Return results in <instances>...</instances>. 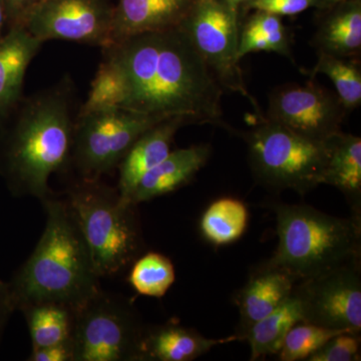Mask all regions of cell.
<instances>
[{"instance_id": "23", "label": "cell", "mask_w": 361, "mask_h": 361, "mask_svg": "<svg viewBox=\"0 0 361 361\" xmlns=\"http://www.w3.org/2000/svg\"><path fill=\"white\" fill-rule=\"evenodd\" d=\"M248 225V210L243 202L225 197L212 202L200 220L202 236L214 246L234 243L243 236Z\"/></svg>"}, {"instance_id": "12", "label": "cell", "mask_w": 361, "mask_h": 361, "mask_svg": "<svg viewBox=\"0 0 361 361\" xmlns=\"http://www.w3.org/2000/svg\"><path fill=\"white\" fill-rule=\"evenodd\" d=\"M114 7L108 0H40L25 28L40 42L65 39L110 47Z\"/></svg>"}, {"instance_id": "1", "label": "cell", "mask_w": 361, "mask_h": 361, "mask_svg": "<svg viewBox=\"0 0 361 361\" xmlns=\"http://www.w3.org/2000/svg\"><path fill=\"white\" fill-rule=\"evenodd\" d=\"M103 52L125 80L123 108L229 130L222 120L224 89L180 26L135 35Z\"/></svg>"}, {"instance_id": "21", "label": "cell", "mask_w": 361, "mask_h": 361, "mask_svg": "<svg viewBox=\"0 0 361 361\" xmlns=\"http://www.w3.org/2000/svg\"><path fill=\"white\" fill-rule=\"evenodd\" d=\"M303 322L300 302L294 293L274 311L259 320L246 332L243 341L250 345L251 360L276 355L289 330Z\"/></svg>"}, {"instance_id": "33", "label": "cell", "mask_w": 361, "mask_h": 361, "mask_svg": "<svg viewBox=\"0 0 361 361\" xmlns=\"http://www.w3.org/2000/svg\"><path fill=\"white\" fill-rule=\"evenodd\" d=\"M16 310V304H14L11 286H9V283L0 278V339H1L9 318Z\"/></svg>"}, {"instance_id": "5", "label": "cell", "mask_w": 361, "mask_h": 361, "mask_svg": "<svg viewBox=\"0 0 361 361\" xmlns=\"http://www.w3.org/2000/svg\"><path fill=\"white\" fill-rule=\"evenodd\" d=\"M94 269L113 276L139 257L144 247L137 206L120 198L118 189L99 180H80L66 191Z\"/></svg>"}, {"instance_id": "10", "label": "cell", "mask_w": 361, "mask_h": 361, "mask_svg": "<svg viewBox=\"0 0 361 361\" xmlns=\"http://www.w3.org/2000/svg\"><path fill=\"white\" fill-rule=\"evenodd\" d=\"M293 293L304 322L361 332V258L298 282Z\"/></svg>"}, {"instance_id": "34", "label": "cell", "mask_w": 361, "mask_h": 361, "mask_svg": "<svg viewBox=\"0 0 361 361\" xmlns=\"http://www.w3.org/2000/svg\"><path fill=\"white\" fill-rule=\"evenodd\" d=\"M6 26V6L4 0H0V37L4 35V28Z\"/></svg>"}, {"instance_id": "11", "label": "cell", "mask_w": 361, "mask_h": 361, "mask_svg": "<svg viewBox=\"0 0 361 361\" xmlns=\"http://www.w3.org/2000/svg\"><path fill=\"white\" fill-rule=\"evenodd\" d=\"M348 114L336 94L306 82L273 90L264 118L312 141L324 142L341 132Z\"/></svg>"}, {"instance_id": "20", "label": "cell", "mask_w": 361, "mask_h": 361, "mask_svg": "<svg viewBox=\"0 0 361 361\" xmlns=\"http://www.w3.org/2000/svg\"><path fill=\"white\" fill-rule=\"evenodd\" d=\"M322 20L313 37L318 52L357 58L361 51V6L360 0H348Z\"/></svg>"}, {"instance_id": "30", "label": "cell", "mask_w": 361, "mask_h": 361, "mask_svg": "<svg viewBox=\"0 0 361 361\" xmlns=\"http://www.w3.org/2000/svg\"><path fill=\"white\" fill-rule=\"evenodd\" d=\"M247 6L277 16H292L318 6V0H251Z\"/></svg>"}, {"instance_id": "18", "label": "cell", "mask_w": 361, "mask_h": 361, "mask_svg": "<svg viewBox=\"0 0 361 361\" xmlns=\"http://www.w3.org/2000/svg\"><path fill=\"white\" fill-rule=\"evenodd\" d=\"M42 44L23 27L0 37V122L23 97L26 71Z\"/></svg>"}, {"instance_id": "24", "label": "cell", "mask_w": 361, "mask_h": 361, "mask_svg": "<svg viewBox=\"0 0 361 361\" xmlns=\"http://www.w3.org/2000/svg\"><path fill=\"white\" fill-rule=\"evenodd\" d=\"M258 51L291 58V35L280 16L257 11L240 28L239 59Z\"/></svg>"}, {"instance_id": "13", "label": "cell", "mask_w": 361, "mask_h": 361, "mask_svg": "<svg viewBox=\"0 0 361 361\" xmlns=\"http://www.w3.org/2000/svg\"><path fill=\"white\" fill-rule=\"evenodd\" d=\"M296 284L288 272L267 261L252 270L245 285L234 297L240 317L234 334L237 341H243L252 325L283 304L293 293Z\"/></svg>"}, {"instance_id": "17", "label": "cell", "mask_w": 361, "mask_h": 361, "mask_svg": "<svg viewBox=\"0 0 361 361\" xmlns=\"http://www.w3.org/2000/svg\"><path fill=\"white\" fill-rule=\"evenodd\" d=\"M236 341L235 336L208 338L197 330L170 322L145 327L140 361H192L206 355L215 346Z\"/></svg>"}, {"instance_id": "9", "label": "cell", "mask_w": 361, "mask_h": 361, "mask_svg": "<svg viewBox=\"0 0 361 361\" xmlns=\"http://www.w3.org/2000/svg\"><path fill=\"white\" fill-rule=\"evenodd\" d=\"M180 26L221 87L247 97L259 111L239 66L238 9L227 0H194Z\"/></svg>"}, {"instance_id": "35", "label": "cell", "mask_w": 361, "mask_h": 361, "mask_svg": "<svg viewBox=\"0 0 361 361\" xmlns=\"http://www.w3.org/2000/svg\"><path fill=\"white\" fill-rule=\"evenodd\" d=\"M344 1H348V0H318V7H322V8H330V7L336 6V4Z\"/></svg>"}, {"instance_id": "14", "label": "cell", "mask_w": 361, "mask_h": 361, "mask_svg": "<svg viewBox=\"0 0 361 361\" xmlns=\"http://www.w3.org/2000/svg\"><path fill=\"white\" fill-rule=\"evenodd\" d=\"M194 0H118L114 7L111 44L182 25Z\"/></svg>"}, {"instance_id": "16", "label": "cell", "mask_w": 361, "mask_h": 361, "mask_svg": "<svg viewBox=\"0 0 361 361\" xmlns=\"http://www.w3.org/2000/svg\"><path fill=\"white\" fill-rule=\"evenodd\" d=\"M189 122L182 116H173L153 126L134 142L118 164V192L127 202L142 176L156 167L171 153L178 130Z\"/></svg>"}, {"instance_id": "15", "label": "cell", "mask_w": 361, "mask_h": 361, "mask_svg": "<svg viewBox=\"0 0 361 361\" xmlns=\"http://www.w3.org/2000/svg\"><path fill=\"white\" fill-rule=\"evenodd\" d=\"M210 156L209 145L171 151L161 163L142 176L130 194L128 203L137 206L186 186L205 167Z\"/></svg>"}, {"instance_id": "36", "label": "cell", "mask_w": 361, "mask_h": 361, "mask_svg": "<svg viewBox=\"0 0 361 361\" xmlns=\"http://www.w3.org/2000/svg\"><path fill=\"white\" fill-rule=\"evenodd\" d=\"M232 6H234L235 8L238 9L241 6H247L251 0H227Z\"/></svg>"}, {"instance_id": "6", "label": "cell", "mask_w": 361, "mask_h": 361, "mask_svg": "<svg viewBox=\"0 0 361 361\" xmlns=\"http://www.w3.org/2000/svg\"><path fill=\"white\" fill-rule=\"evenodd\" d=\"M241 137L248 148L252 172L264 186L305 195L324 183L327 140L312 141L264 116Z\"/></svg>"}, {"instance_id": "28", "label": "cell", "mask_w": 361, "mask_h": 361, "mask_svg": "<svg viewBox=\"0 0 361 361\" xmlns=\"http://www.w3.org/2000/svg\"><path fill=\"white\" fill-rule=\"evenodd\" d=\"M342 330L330 329L312 323L301 322L294 325L285 336L278 360L281 361L307 360L325 342L341 334Z\"/></svg>"}, {"instance_id": "32", "label": "cell", "mask_w": 361, "mask_h": 361, "mask_svg": "<svg viewBox=\"0 0 361 361\" xmlns=\"http://www.w3.org/2000/svg\"><path fill=\"white\" fill-rule=\"evenodd\" d=\"M73 341L54 344L47 348H33L28 361H73Z\"/></svg>"}, {"instance_id": "3", "label": "cell", "mask_w": 361, "mask_h": 361, "mask_svg": "<svg viewBox=\"0 0 361 361\" xmlns=\"http://www.w3.org/2000/svg\"><path fill=\"white\" fill-rule=\"evenodd\" d=\"M42 203L47 213L44 231L9 282L16 310L39 303L80 310L102 290L101 277L66 199L51 195Z\"/></svg>"}, {"instance_id": "4", "label": "cell", "mask_w": 361, "mask_h": 361, "mask_svg": "<svg viewBox=\"0 0 361 361\" xmlns=\"http://www.w3.org/2000/svg\"><path fill=\"white\" fill-rule=\"evenodd\" d=\"M278 245L271 265L297 283L361 258V221L336 217L306 204H273Z\"/></svg>"}, {"instance_id": "27", "label": "cell", "mask_w": 361, "mask_h": 361, "mask_svg": "<svg viewBox=\"0 0 361 361\" xmlns=\"http://www.w3.org/2000/svg\"><path fill=\"white\" fill-rule=\"evenodd\" d=\"M127 97V87L118 66L104 56L96 77L92 82L87 101L80 106L78 115L92 111L123 108Z\"/></svg>"}, {"instance_id": "31", "label": "cell", "mask_w": 361, "mask_h": 361, "mask_svg": "<svg viewBox=\"0 0 361 361\" xmlns=\"http://www.w3.org/2000/svg\"><path fill=\"white\" fill-rule=\"evenodd\" d=\"M6 6V26L9 28L23 27L28 16L40 0H4Z\"/></svg>"}, {"instance_id": "25", "label": "cell", "mask_w": 361, "mask_h": 361, "mask_svg": "<svg viewBox=\"0 0 361 361\" xmlns=\"http://www.w3.org/2000/svg\"><path fill=\"white\" fill-rule=\"evenodd\" d=\"M324 75L331 80L336 96L346 111H353L361 104V71L357 61L318 52L317 63L311 75Z\"/></svg>"}, {"instance_id": "26", "label": "cell", "mask_w": 361, "mask_h": 361, "mask_svg": "<svg viewBox=\"0 0 361 361\" xmlns=\"http://www.w3.org/2000/svg\"><path fill=\"white\" fill-rule=\"evenodd\" d=\"M175 279L172 261L158 252H149L135 259L128 278L137 294L156 298L165 296Z\"/></svg>"}, {"instance_id": "22", "label": "cell", "mask_w": 361, "mask_h": 361, "mask_svg": "<svg viewBox=\"0 0 361 361\" xmlns=\"http://www.w3.org/2000/svg\"><path fill=\"white\" fill-rule=\"evenodd\" d=\"M25 315L33 348L73 341L75 310L58 303H39L20 310Z\"/></svg>"}, {"instance_id": "29", "label": "cell", "mask_w": 361, "mask_h": 361, "mask_svg": "<svg viewBox=\"0 0 361 361\" xmlns=\"http://www.w3.org/2000/svg\"><path fill=\"white\" fill-rule=\"evenodd\" d=\"M360 332L346 331L336 334L308 358V361L360 360Z\"/></svg>"}, {"instance_id": "2", "label": "cell", "mask_w": 361, "mask_h": 361, "mask_svg": "<svg viewBox=\"0 0 361 361\" xmlns=\"http://www.w3.org/2000/svg\"><path fill=\"white\" fill-rule=\"evenodd\" d=\"M75 82L65 75L20 101L0 122V176L16 197H51L49 180L70 165Z\"/></svg>"}, {"instance_id": "19", "label": "cell", "mask_w": 361, "mask_h": 361, "mask_svg": "<svg viewBox=\"0 0 361 361\" xmlns=\"http://www.w3.org/2000/svg\"><path fill=\"white\" fill-rule=\"evenodd\" d=\"M329 159L324 183L336 187L348 202L351 217L361 221V139L336 133L327 139Z\"/></svg>"}, {"instance_id": "8", "label": "cell", "mask_w": 361, "mask_h": 361, "mask_svg": "<svg viewBox=\"0 0 361 361\" xmlns=\"http://www.w3.org/2000/svg\"><path fill=\"white\" fill-rule=\"evenodd\" d=\"M166 118L126 108L77 115L70 165L80 180H99L108 174L145 132Z\"/></svg>"}, {"instance_id": "7", "label": "cell", "mask_w": 361, "mask_h": 361, "mask_svg": "<svg viewBox=\"0 0 361 361\" xmlns=\"http://www.w3.org/2000/svg\"><path fill=\"white\" fill-rule=\"evenodd\" d=\"M145 327L129 300L99 290L75 310L73 361H140Z\"/></svg>"}]
</instances>
